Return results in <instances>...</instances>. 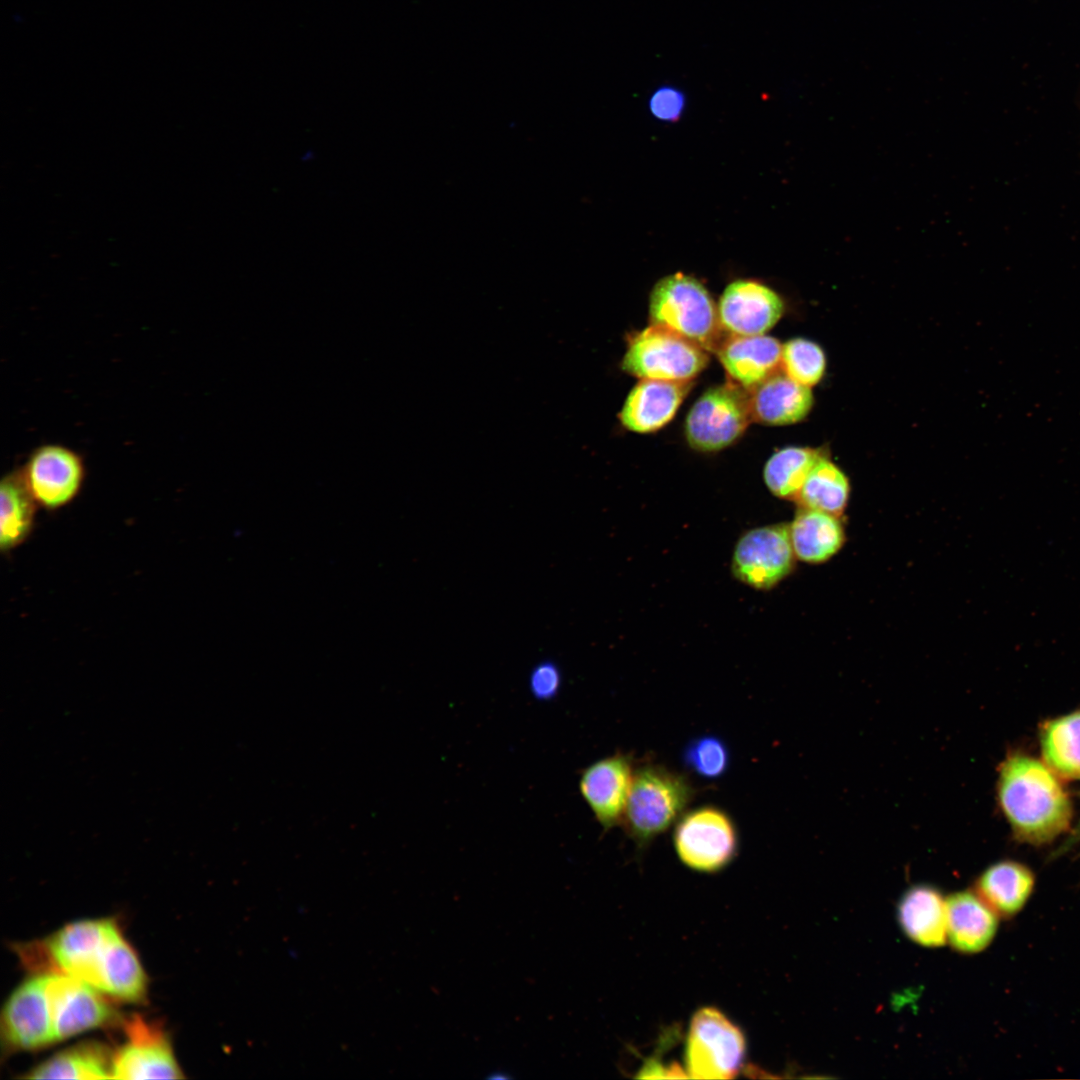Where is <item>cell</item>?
Returning a JSON list of instances; mask_svg holds the SVG:
<instances>
[{"label":"cell","instance_id":"32","mask_svg":"<svg viewBox=\"0 0 1080 1080\" xmlns=\"http://www.w3.org/2000/svg\"><path fill=\"white\" fill-rule=\"evenodd\" d=\"M686 105L684 93L669 85L657 88L649 99V110L652 115L662 121H676L680 118Z\"/></svg>","mask_w":1080,"mask_h":1080},{"label":"cell","instance_id":"17","mask_svg":"<svg viewBox=\"0 0 1080 1080\" xmlns=\"http://www.w3.org/2000/svg\"><path fill=\"white\" fill-rule=\"evenodd\" d=\"M690 387V381L641 379L619 414L622 425L638 433L660 429L674 417Z\"/></svg>","mask_w":1080,"mask_h":1080},{"label":"cell","instance_id":"10","mask_svg":"<svg viewBox=\"0 0 1080 1080\" xmlns=\"http://www.w3.org/2000/svg\"><path fill=\"white\" fill-rule=\"evenodd\" d=\"M125 1042L113 1053V1079H182L168 1038L159 1024L140 1015L124 1022Z\"/></svg>","mask_w":1080,"mask_h":1080},{"label":"cell","instance_id":"16","mask_svg":"<svg viewBox=\"0 0 1080 1080\" xmlns=\"http://www.w3.org/2000/svg\"><path fill=\"white\" fill-rule=\"evenodd\" d=\"M731 381L752 390L782 371V345L770 336H726L716 350Z\"/></svg>","mask_w":1080,"mask_h":1080},{"label":"cell","instance_id":"21","mask_svg":"<svg viewBox=\"0 0 1080 1080\" xmlns=\"http://www.w3.org/2000/svg\"><path fill=\"white\" fill-rule=\"evenodd\" d=\"M1034 886L1035 876L1026 865L1003 860L982 872L975 892L998 916L1010 918L1023 909Z\"/></svg>","mask_w":1080,"mask_h":1080},{"label":"cell","instance_id":"3","mask_svg":"<svg viewBox=\"0 0 1080 1080\" xmlns=\"http://www.w3.org/2000/svg\"><path fill=\"white\" fill-rule=\"evenodd\" d=\"M695 795L689 778L664 765L635 768L622 823L642 848L667 831L686 812Z\"/></svg>","mask_w":1080,"mask_h":1080},{"label":"cell","instance_id":"30","mask_svg":"<svg viewBox=\"0 0 1080 1080\" xmlns=\"http://www.w3.org/2000/svg\"><path fill=\"white\" fill-rule=\"evenodd\" d=\"M686 769L704 779H718L728 770L730 752L722 738L702 735L691 739L682 751Z\"/></svg>","mask_w":1080,"mask_h":1080},{"label":"cell","instance_id":"9","mask_svg":"<svg viewBox=\"0 0 1080 1080\" xmlns=\"http://www.w3.org/2000/svg\"><path fill=\"white\" fill-rule=\"evenodd\" d=\"M19 470L38 506L48 511L59 510L73 502L86 479L83 457L58 443L35 448Z\"/></svg>","mask_w":1080,"mask_h":1080},{"label":"cell","instance_id":"22","mask_svg":"<svg viewBox=\"0 0 1080 1080\" xmlns=\"http://www.w3.org/2000/svg\"><path fill=\"white\" fill-rule=\"evenodd\" d=\"M789 532L796 558L808 563L830 559L845 541L839 516L804 507L797 511Z\"/></svg>","mask_w":1080,"mask_h":1080},{"label":"cell","instance_id":"27","mask_svg":"<svg viewBox=\"0 0 1080 1080\" xmlns=\"http://www.w3.org/2000/svg\"><path fill=\"white\" fill-rule=\"evenodd\" d=\"M849 492V481L844 472L822 454L795 501L800 507L840 516L846 508Z\"/></svg>","mask_w":1080,"mask_h":1080},{"label":"cell","instance_id":"19","mask_svg":"<svg viewBox=\"0 0 1080 1080\" xmlns=\"http://www.w3.org/2000/svg\"><path fill=\"white\" fill-rule=\"evenodd\" d=\"M897 918L904 934L921 946L935 948L947 941L946 899L930 885L906 890L898 902Z\"/></svg>","mask_w":1080,"mask_h":1080},{"label":"cell","instance_id":"29","mask_svg":"<svg viewBox=\"0 0 1080 1080\" xmlns=\"http://www.w3.org/2000/svg\"><path fill=\"white\" fill-rule=\"evenodd\" d=\"M825 367L823 350L810 340L795 338L782 346V372L801 385H816L823 377Z\"/></svg>","mask_w":1080,"mask_h":1080},{"label":"cell","instance_id":"14","mask_svg":"<svg viewBox=\"0 0 1080 1080\" xmlns=\"http://www.w3.org/2000/svg\"><path fill=\"white\" fill-rule=\"evenodd\" d=\"M634 771L632 756L623 752L598 759L582 771L580 794L604 830L622 823Z\"/></svg>","mask_w":1080,"mask_h":1080},{"label":"cell","instance_id":"33","mask_svg":"<svg viewBox=\"0 0 1080 1080\" xmlns=\"http://www.w3.org/2000/svg\"><path fill=\"white\" fill-rule=\"evenodd\" d=\"M1074 835L1077 838L1080 837V822H1079V825L1077 826V828H1076V830L1074 832Z\"/></svg>","mask_w":1080,"mask_h":1080},{"label":"cell","instance_id":"8","mask_svg":"<svg viewBox=\"0 0 1080 1080\" xmlns=\"http://www.w3.org/2000/svg\"><path fill=\"white\" fill-rule=\"evenodd\" d=\"M752 420L750 390L730 380L708 389L694 403L685 434L694 449L717 451L738 439Z\"/></svg>","mask_w":1080,"mask_h":1080},{"label":"cell","instance_id":"28","mask_svg":"<svg viewBox=\"0 0 1080 1080\" xmlns=\"http://www.w3.org/2000/svg\"><path fill=\"white\" fill-rule=\"evenodd\" d=\"M823 453L807 447H787L774 453L764 467V481L777 497L795 500Z\"/></svg>","mask_w":1080,"mask_h":1080},{"label":"cell","instance_id":"20","mask_svg":"<svg viewBox=\"0 0 1080 1080\" xmlns=\"http://www.w3.org/2000/svg\"><path fill=\"white\" fill-rule=\"evenodd\" d=\"M754 421L787 425L802 420L812 408L810 387L778 372L750 390Z\"/></svg>","mask_w":1080,"mask_h":1080},{"label":"cell","instance_id":"5","mask_svg":"<svg viewBox=\"0 0 1080 1080\" xmlns=\"http://www.w3.org/2000/svg\"><path fill=\"white\" fill-rule=\"evenodd\" d=\"M745 1055L743 1032L720 1010L703 1007L695 1012L685 1050L687 1077L734 1078L744 1064Z\"/></svg>","mask_w":1080,"mask_h":1080},{"label":"cell","instance_id":"13","mask_svg":"<svg viewBox=\"0 0 1080 1080\" xmlns=\"http://www.w3.org/2000/svg\"><path fill=\"white\" fill-rule=\"evenodd\" d=\"M795 558L788 525L755 528L737 542L732 571L747 585L769 589L790 574Z\"/></svg>","mask_w":1080,"mask_h":1080},{"label":"cell","instance_id":"26","mask_svg":"<svg viewBox=\"0 0 1080 1080\" xmlns=\"http://www.w3.org/2000/svg\"><path fill=\"white\" fill-rule=\"evenodd\" d=\"M1040 745L1044 762L1057 775L1080 780V710L1045 722Z\"/></svg>","mask_w":1080,"mask_h":1080},{"label":"cell","instance_id":"23","mask_svg":"<svg viewBox=\"0 0 1080 1080\" xmlns=\"http://www.w3.org/2000/svg\"><path fill=\"white\" fill-rule=\"evenodd\" d=\"M40 507L20 470L5 474L0 483V550L9 553L27 541Z\"/></svg>","mask_w":1080,"mask_h":1080},{"label":"cell","instance_id":"4","mask_svg":"<svg viewBox=\"0 0 1080 1080\" xmlns=\"http://www.w3.org/2000/svg\"><path fill=\"white\" fill-rule=\"evenodd\" d=\"M649 316L652 325L669 329L706 351L716 352L726 337L707 289L683 273L656 283L650 294Z\"/></svg>","mask_w":1080,"mask_h":1080},{"label":"cell","instance_id":"7","mask_svg":"<svg viewBox=\"0 0 1080 1080\" xmlns=\"http://www.w3.org/2000/svg\"><path fill=\"white\" fill-rule=\"evenodd\" d=\"M706 352L669 329L651 325L630 337L621 367L641 379L690 381L706 367Z\"/></svg>","mask_w":1080,"mask_h":1080},{"label":"cell","instance_id":"15","mask_svg":"<svg viewBox=\"0 0 1080 1080\" xmlns=\"http://www.w3.org/2000/svg\"><path fill=\"white\" fill-rule=\"evenodd\" d=\"M782 298L768 286L753 280H736L723 291L718 315L728 334L763 335L781 318Z\"/></svg>","mask_w":1080,"mask_h":1080},{"label":"cell","instance_id":"31","mask_svg":"<svg viewBox=\"0 0 1080 1080\" xmlns=\"http://www.w3.org/2000/svg\"><path fill=\"white\" fill-rule=\"evenodd\" d=\"M561 671L554 662L543 661L534 666L529 676V690L540 701L553 699L560 691Z\"/></svg>","mask_w":1080,"mask_h":1080},{"label":"cell","instance_id":"2","mask_svg":"<svg viewBox=\"0 0 1080 1080\" xmlns=\"http://www.w3.org/2000/svg\"><path fill=\"white\" fill-rule=\"evenodd\" d=\"M118 930L112 919L79 920L17 951L34 973L69 975L101 991L107 948Z\"/></svg>","mask_w":1080,"mask_h":1080},{"label":"cell","instance_id":"1","mask_svg":"<svg viewBox=\"0 0 1080 1080\" xmlns=\"http://www.w3.org/2000/svg\"><path fill=\"white\" fill-rule=\"evenodd\" d=\"M1056 775L1045 762L1025 754H1011L1001 764L998 800L1018 840L1040 845L1068 830L1072 805Z\"/></svg>","mask_w":1080,"mask_h":1080},{"label":"cell","instance_id":"6","mask_svg":"<svg viewBox=\"0 0 1080 1080\" xmlns=\"http://www.w3.org/2000/svg\"><path fill=\"white\" fill-rule=\"evenodd\" d=\"M673 845L678 858L688 868L714 873L736 857L739 833L725 810L703 805L686 811L675 823Z\"/></svg>","mask_w":1080,"mask_h":1080},{"label":"cell","instance_id":"12","mask_svg":"<svg viewBox=\"0 0 1080 1080\" xmlns=\"http://www.w3.org/2000/svg\"><path fill=\"white\" fill-rule=\"evenodd\" d=\"M46 974V991L55 1042L110 1024L117 1019V1011L106 999V994L69 975Z\"/></svg>","mask_w":1080,"mask_h":1080},{"label":"cell","instance_id":"25","mask_svg":"<svg viewBox=\"0 0 1080 1080\" xmlns=\"http://www.w3.org/2000/svg\"><path fill=\"white\" fill-rule=\"evenodd\" d=\"M101 991L121 1001L138 1003L147 992V977L132 946L120 929L106 952Z\"/></svg>","mask_w":1080,"mask_h":1080},{"label":"cell","instance_id":"11","mask_svg":"<svg viewBox=\"0 0 1080 1080\" xmlns=\"http://www.w3.org/2000/svg\"><path fill=\"white\" fill-rule=\"evenodd\" d=\"M47 974L34 973L8 997L1 1014V1036L10 1051H33L55 1042Z\"/></svg>","mask_w":1080,"mask_h":1080},{"label":"cell","instance_id":"24","mask_svg":"<svg viewBox=\"0 0 1080 1080\" xmlns=\"http://www.w3.org/2000/svg\"><path fill=\"white\" fill-rule=\"evenodd\" d=\"M113 1053L101 1043L82 1042L33 1067L28 1079H111Z\"/></svg>","mask_w":1080,"mask_h":1080},{"label":"cell","instance_id":"18","mask_svg":"<svg viewBox=\"0 0 1080 1080\" xmlns=\"http://www.w3.org/2000/svg\"><path fill=\"white\" fill-rule=\"evenodd\" d=\"M998 929V915L975 893L960 891L946 898L947 941L958 952L986 949Z\"/></svg>","mask_w":1080,"mask_h":1080}]
</instances>
